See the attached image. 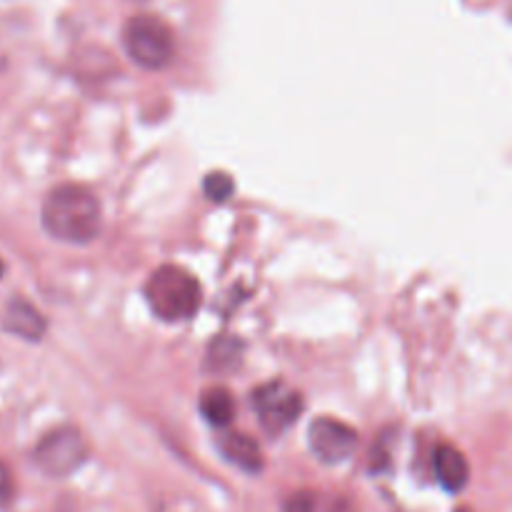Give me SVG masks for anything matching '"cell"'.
Wrapping results in <instances>:
<instances>
[{"instance_id":"6da1fadb","label":"cell","mask_w":512,"mask_h":512,"mask_svg":"<svg viewBox=\"0 0 512 512\" xmlns=\"http://www.w3.org/2000/svg\"><path fill=\"white\" fill-rule=\"evenodd\" d=\"M40 220L50 238L70 245L93 243L103 228L98 198L75 183L58 185L45 195Z\"/></svg>"},{"instance_id":"7a4b0ae2","label":"cell","mask_w":512,"mask_h":512,"mask_svg":"<svg viewBox=\"0 0 512 512\" xmlns=\"http://www.w3.org/2000/svg\"><path fill=\"white\" fill-rule=\"evenodd\" d=\"M145 300L155 318L165 323H180L198 313L200 283L178 265H163L153 270L145 283Z\"/></svg>"},{"instance_id":"3957f363","label":"cell","mask_w":512,"mask_h":512,"mask_svg":"<svg viewBox=\"0 0 512 512\" xmlns=\"http://www.w3.org/2000/svg\"><path fill=\"white\" fill-rule=\"evenodd\" d=\"M123 48L140 68L163 70L175 58V35L158 15H133L123 28Z\"/></svg>"},{"instance_id":"277c9868","label":"cell","mask_w":512,"mask_h":512,"mask_svg":"<svg viewBox=\"0 0 512 512\" xmlns=\"http://www.w3.org/2000/svg\"><path fill=\"white\" fill-rule=\"evenodd\" d=\"M85 458H88V445H85L83 433L73 425L50 430L33 450L35 465L48 478H68L85 463Z\"/></svg>"},{"instance_id":"5b68a950","label":"cell","mask_w":512,"mask_h":512,"mask_svg":"<svg viewBox=\"0 0 512 512\" xmlns=\"http://www.w3.org/2000/svg\"><path fill=\"white\" fill-rule=\"evenodd\" d=\"M253 408L258 413L260 425L265 433L280 435L300 418L303 413V398L295 390L285 388L283 383H268L253 390Z\"/></svg>"},{"instance_id":"8992f818","label":"cell","mask_w":512,"mask_h":512,"mask_svg":"<svg viewBox=\"0 0 512 512\" xmlns=\"http://www.w3.org/2000/svg\"><path fill=\"white\" fill-rule=\"evenodd\" d=\"M308 445L325 465L345 463L358 448V433L335 418H318L308 430Z\"/></svg>"},{"instance_id":"52a82bcc","label":"cell","mask_w":512,"mask_h":512,"mask_svg":"<svg viewBox=\"0 0 512 512\" xmlns=\"http://www.w3.org/2000/svg\"><path fill=\"white\" fill-rule=\"evenodd\" d=\"M3 330L5 333L15 335L20 340H28V343H40L48 330V320L43 318L35 305H30L28 300L13 298L5 305L3 313Z\"/></svg>"},{"instance_id":"ba28073f","label":"cell","mask_w":512,"mask_h":512,"mask_svg":"<svg viewBox=\"0 0 512 512\" xmlns=\"http://www.w3.org/2000/svg\"><path fill=\"white\" fill-rule=\"evenodd\" d=\"M435 478L448 493H460L470 480V465L465 455L453 445H438L433 455Z\"/></svg>"},{"instance_id":"9c48e42d","label":"cell","mask_w":512,"mask_h":512,"mask_svg":"<svg viewBox=\"0 0 512 512\" xmlns=\"http://www.w3.org/2000/svg\"><path fill=\"white\" fill-rule=\"evenodd\" d=\"M220 453L228 463H233L235 468L245 470L250 475H258L263 473L265 468V458H263V450L260 445L255 443L250 435L245 433H228L225 438H220Z\"/></svg>"},{"instance_id":"30bf717a","label":"cell","mask_w":512,"mask_h":512,"mask_svg":"<svg viewBox=\"0 0 512 512\" xmlns=\"http://www.w3.org/2000/svg\"><path fill=\"white\" fill-rule=\"evenodd\" d=\"M200 413L215 428H225L235 418V400L230 390L225 388H208L200 395Z\"/></svg>"},{"instance_id":"8fae6325","label":"cell","mask_w":512,"mask_h":512,"mask_svg":"<svg viewBox=\"0 0 512 512\" xmlns=\"http://www.w3.org/2000/svg\"><path fill=\"white\" fill-rule=\"evenodd\" d=\"M243 360V343L235 338H218L208 350V368L210 370H233Z\"/></svg>"},{"instance_id":"7c38bea8","label":"cell","mask_w":512,"mask_h":512,"mask_svg":"<svg viewBox=\"0 0 512 512\" xmlns=\"http://www.w3.org/2000/svg\"><path fill=\"white\" fill-rule=\"evenodd\" d=\"M203 188L208 200H213V203H225V200H230V195H233L235 183L228 173H210L208 178H205Z\"/></svg>"},{"instance_id":"4fadbf2b","label":"cell","mask_w":512,"mask_h":512,"mask_svg":"<svg viewBox=\"0 0 512 512\" xmlns=\"http://www.w3.org/2000/svg\"><path fill=\"white\" fill-rule=\"evenodd\" d=\"M15 498V480H13V470L0 460V510L8 508Z\"/></svg>"},{"instance_id":"5bb4252c","label":"cell","mask_w":512,"mask_h":512,"mask_svg":"<svg viewBox=\"0 0 512 512\" xmlns=\"http://www.w3.org/2000/svg\"><path fill=\"white\" fill-rule=\"evenodd\" d=\"M315 495L308 493V490H300V493H293L288 500H285L283 512H315Z\"/></svg>"},{"instance_id":"9a60e30c","label":"cell","mask_w":512,"mask_h":512,"mask_svg":"<svg viewBox=\"0 0 512 512\" xmlns=\"http://www.w3.org/2000/svg\"><path fill=\"white\" fill-rule=\"evenodd\" d=\"M3 275H5V263L0 260V280H3Z\"/></svg>"},{"instance_id":"2e32d148","label":"cell","mask_w":512,"mask_h":512,"mask_svg":"<svg viewBox=\"0 0 512 512\" xmlns=\"http://www.w3.org/2000/svg\"><path fill=\"white\" fill-rule=\"evenodd\" d=\"M455 512H473V510H468V508H460V510H455Z\"/></svg>"}]
</instances>
